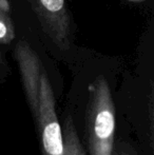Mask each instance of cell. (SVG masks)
Segmentation results:
<instances>
[{
    "label": "cell",
    "mask_w": 154,
    "mask_h": 155,
    "mask_svg": "<svg viewBox=\"0 0 154 155\" xmlns=\"http://www.w3.org/2000/svg\"><path fill=\"white\" fill-rule=\"evenodd\" d=\"M5 70H6V60H5V58H4L3 53H2L1 50H0V75H2Z\"/></svg>",
    "instance_id": "obj_9"
},
{
    "label": "cell",
    "mask_w": 154,
    "mask_h": 155,
    "mask_svg": "<svg viewBox=\"0 0 154 155\" xmlns=\"http://www.w3.org/2000/svg\"><path fill=\"white\" fill-rule=\"evenodd\" d=\"M86 131L90 155H111L115 133V107L108 81L98 76L89 89Z\"/></svg>",
    "instance_id": "obj_1"
},
{
    "label": "cell",
    "mask_w": 154,
    "mask_h": 155,
    "mask_svg": "<svg viewBox=\"0 0 154 155\" xmlns=\"http://www.w3.org/2000/svg\"><path fill=\"white\" fill-rule=\"evenodd\" d=\"M0 11H2L5 14L10 15L11 13V5L8 2V0H0Z\"/></svg>",
    "instance_id": "obj_8"
},
{
    "label": "cell",
    "mask_w": 154,
    "mask_h": 155,
    "mask_svg": "<svg viewBox=\"0 0 154 155\" xmlns=\"http://www.w3.org/2000/svg\"><path fill=\"white\" fill-rule=\"evenodd\" d=\"M16 58L21 74L23 89L31 112L36 119L39 108V86L43 72L37 54L25 40H20L16 45Z\"/></svg>",
    "instance_id": "obj_4"
},
{
    "label": "cell",
    "mask_w": 154,
    "mask_h": 155,
    "mask_svg": "<svg viewBox=\"0 0 154 155\" xmlns=\"http://www.w3.org/2000/svg\"><path fill=\"white\" fill-rule=\"evenodd\" d=\"M111 155H137V153L129 143L119 141L116 143H114Z\"/></svg>",
    "instance_id": "obj_7"
},
{
    "label": "cell",
    "mask_w": 154,
    "mask_h": 155,
    "mask_svg": "<svg viewBox=\"0 0 154 155\" xmlns=\"http://www.w3.org/2000/svg\"><path fill=\"white\" fill-rule=\"evenodd\" d=\"M40 136L42 155H64L61 127L55 110V97L45 71L39 86V108L35 119Z\"/></svg>",
    "instance_id": "obj_2"
},
{
    "label": "cell",
    "mask_w": 154,
    "mask_h": 155,
    "mask_svg": "<svg viewBox=\"0 0 154 155\" xmlns=\"http://www.w3.org/2000/svg\"><path fill=\"white\" fill-rule=\"evenodd\" d=\"M15 39V29L10 15L0 11V43L12 42Z\"/></svg>",
    "instance_id": "obj_6"
},
{
    "label": "cell",
    "mask_w": 154,
    "mask_h": 155,
    "mask_svg": "<svg viewBox=\"0 0 154 155\" xmlns=\"http://www.w3.org/2000/svg\"><path fill=\"white\" fill-rule=\"evenodd\" d=\"M43 31L60 50L70 45V18L64 0H30Z\"/></svg>",
    "instance_id": "obj_3"
},
{
    "label": "cell",
    "mask_w": 154,
    "mask_h": 155,
    "mask_svg": "<svg viewBox=\"0 0 154 155\" xmlns=\"http://www.w3.org/2000/svg\"><path fill=\"white\" fill-rule=\"evenodd\" d=\"M128 1H132V2H142V1H145V0H128Z\"/></svg>",
    "instance_id": "obj_10"
},
{
    "label": "cell",
    "mask_w": 154,
    "mask_h": 155,
    "mask_svg": "<svg viewBox=\"0 0 154 155\" xmlns=\"http://www.w3.org/2000/svg\"><path fill=\"white\" fill-rule=\"evenodd\" d=\"M61 133L62 139H64V155H87L79 140L76 129L71 117H68L64 120Z\"/></svg>",
    "instance_id": "obj_5"
}]
</instances>
